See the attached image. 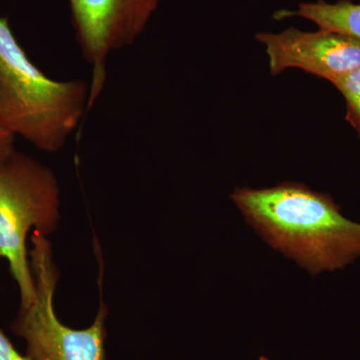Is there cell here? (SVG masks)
Instances as JSON below:
<instances>
[{
	"instance_id": "cell-5",
	"label": "cell",
	"mask_w": 360,
	"mask_h": 360,
	"mask_svg": "<svg viewBox=\"0 0 360 360\" xmlns=\"http://www.w3.org/2000/svg\"><path fill=\"white\" fill-rule=\"evenodd\" d=\"M161 0H68L80 51L92 68L89 110L106 82L113 52L130 46L148 26Z\"/></svg>"
},
{
	"instance_id": "cell-11",
	"label": "cell",
	"mask_w": 360,
	"mask_h": 360,
	"mask_svg": "<svg viewBox=\"0 0 360 360\" xmlns=\"http://www.w3.org/2000/svg\"><path fill=\"white\" fill-rule=\"evenodd\" d=\"M260 360H269V359H265V357H262V359H260Z\"/></svg>"
},
{
	"instance_id": "cell-1",
	"label": "cell",
	"mask_w": 360,
	"mask_h": 360,
	"mask_svg": "<svg viewBox=\"0 0 360 360\" xmlns=\"http://www.w3.org/2000/svg\"><path fill=\"white\" fill-rule=\"evenodd\" d=\"M231 200L265 243L311 274L343 269L360 258V224L328 194L286 182L238 188Z\"/></svg>"
},
{
	"instance_id": "cell-9",
	"label": "cell",
	"mask_w": 360,
	"mask_h": 360,
	"mask_svg": "<svg viewBox=\"0 0 360 360\" xmlns=\"http://www.w3.org/2000/svg\"><path fill=\"white\" fill-rule=\"evenodd\" d=\"M0 360H32L27 355L20 354L11 341L0 329Z\"/></svg>"
},
{
	"instance_id": "cell-3",
	"label": "cell",
	"mask_w": 360,
	"mask_h": 360,
	"mask_svg": "<svg viewBox=\"0 0 360 360\" xmlns=\"http://www.w3.org/2000/svg\"><path fill=\"white\" fill-rule=\"evenodd\" d=\"M59 210L60 187L51 168L18 150L0 160V257L18 284L22 309L32 307L37 298L28 233H54Z\"/></svg>"
},
{
	"instance_id": "cell-6",
	"label": "cell",
	"mask_w": 360,
	"mask_h": 360,
	"mask_svg": "<svg viewBox=\"0 0 360 360\" xmlns=\"http://www.w3.org/2000/svg\"><path fill=\"white\" fill-rule=\"evenodd\" d=\"M265 46L272 75L300 68L330 80L360 68V40L343 33L319 30L260 32L255 37Z\"/></svg>"
},
{
	"instance_id": "cell-4",
	"label": "cell",
	"mask_w": 360,
	"mask_h": 360,
	"mask_svg": "<svg viewBox=\"0 0 360 360\" xmlns=\"http://www.w3.org/2000/svg\"><path fill=\"white\" fill-rule=\"evenodd\" d=\"M30 266L37 298L22 309L11 323V331L26 342V355L32 360H105L104 342L108 307L101 303L89 328L73 329L59 321L54 310V292L59 270L47 236L33 231Z\"/></svg>"
},
{
	"instance_id": "cell-8",
	"label": "cell",
	"mask_w": 360,
	"mask_h": 360,
	"mask_svg": "<svg viewBox=\"0 0 360 360\" xmlns=\"http://www.w3.org/2000/svg\"><path fill=\"white\" fill-rule=\"evenodd\" d=\"M347 101V120L360 137V68L329 80Z\"/></svg>"
},
{
	"instance_id": "cell-2",
	"label": "cell",
	"mask_w": 360,
	"mask_h": 360,
	"mask_svg": "<svg viewBox=\"0 0 360 360\" xmlns=\"http://www.w3.org/2000/svg\"><path fill=\"white\" fill-rule=\"evenodd\" d=\"M89 84L58 82L26 56L6 16H0V124L44 153L68 143L89 110Z\"/></svg>"
},
{
	"instance_id": "cell-10",
	"label": "cell",
	"mask_w": 360,
	"mask_h": 360,
	"mask_svg": "<svg viewBox=\"0 0 360 360\" xmlns=\"http://www.w3.org/2000/svg\"><path fill=\"white\" fill-rule=\"evenodd\" d=\"M14 137L15 135L0 124V160L11 155L15 150Z\"/></svg>"
},
{
	"instance_id": "cell-7",
	"label": "cell",
	"mask_w": 360,
	"mask_h": 360,
	"mask_svg": "<svg viewBox=\"0 0 360 360\" xmlns=\"http://www.w3.org/2000/svg\"><path fill=\"white\" fill-rule=\"evenodd\" d=\"M291 16L312 21L319 30L343 33L360 40V4L350 0H340L335 4L324 0L304 2L298 6L297 11H281L274 14L276 20Z\"/></svg>"
}]
</instances>
